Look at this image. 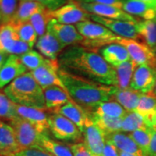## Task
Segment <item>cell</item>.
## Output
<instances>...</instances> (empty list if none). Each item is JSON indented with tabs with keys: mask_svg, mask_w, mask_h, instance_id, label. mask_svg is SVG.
I'll return each mask as SVG.
<instances>
[{
	"mask_svg": "<svg viewBox=\"0 0 156 156\" xmlns=\"http://www.w3.org/2000/svg\"><path fill=\"white\" fill-rule=\"evenodd\" d=\"M51 16L58 23L66 25L77 24L91 20V14L82 8L77 1L74 0H69L60 8L51 11Z\"/></svg>",
	"mask_w": 156,
	"mask_h": 156,
	"instance_id": "cell-8",
	"label": "cell"
},
{
	"mask_svg": "<svg viewBox=\"0 0 156 156\" xmlns=\"http://www.w3.org/2000/svg\"><path fill=\"white\" fill-rule=\"evenodd\" d=\"M136 145L147 156H149V148L151 140V128L145 126L129 133Z\"/></svg>",
	"mask_w": 156,
	"mask_h": 156,
	"instance_id": "cell-36",
	"label": "cell"
},
{
	"mask_svg": "<svg viewBox=\"0 0 156 156\" xmlns=\"http://www.w3.org/2000/svg\"><path fill=\"white\" fill-rule=\"evenodd\" d=\"M77 2L82 8L91 15H95L97 16L108 19L129 21V22L134 23H136L139 20L132 15H129L122 9L118 8V7H113V6L99 5V4L85 3L80 1Z\"/></svg>",
	"mask_w": 156,
	"mask_h": 156,
	"instance_id": "cell-12",
	"label": "cell"
},
{
	"mask_svg": "<svg viewBox=\"0 0 156 156\" xmlns=\"http://www.w3.org/2000/svg\"><path fill=\"white\" fill-rule=\"evenodd\" d=\"M101 156H119L118 149L111 142L106 141Z\"/></svg>",
	"mask_w": 156,
	"mask_h": 156,
	"instance_id": "cell-44",
	"label": "cell"
},
{
	"mask_svg": "<svg viewBox=\"0 0 156 156\" xmlns=\"http://www.w3.org/2000/svg\"><path fill=\"white\" fill-rule=\"evenodd\" d=\"M122 9L132 16H137L145 20L156 18V5L140 0H124Z\"/></svg>",
	"mask_w": 156,
	"mask_h": 156,
	"instance_id": "cell-20",
	"label": "cell"
},
{
	"mask_svg": "<svg viewBox=\"0 0 156 156\" xmlns=\"http://www.w3.org/2000/svg\"><path fill=\"white\" fill-rule=\"evenodd\" d=\"M77 1H79V0H77Z\"/></svg>",
	"mask_w": 156,
	"mask_h": 156,
	"instance_id": "cell-53",
	"label": "cell"
},
{
	"mask_svg": "<svg viewBox=\"0 0 156 156\" xmlns=\"http://www.w3.org/2000/svg\"><path fill=\"white\" fill-rule=\"evenodd\" d=\"M145 126H146L141 115L136 112H127L122 118L121 132L131 133Z\"/></svg>",
	"mask_w": 156,
	"mask_h": 156,
	"instance_id": "cell-35",
	"label": "cell"
},
{
	"mask_svg": "<svg viewBox=\"0 0 156 156\" xmlns=\"http://www.w3.org/2000/svg\"><path fill=\"white\" fill-rule=\"evenodd\" d=\"M140 1L145 2L152 4V5H156V0H140Z\"/></svg>",
	"mask_w": 156,
	"mask_h": 156,
	"instance_id": "cell-48",
	"label": "cell"
},
{
	"mask_svg": "<svg viewBox=\"0 0 156 156\" xmlns=\"http://www.w3.org/2000/svg\"><path fill=\"white\" fill-rule=\"evenodd\" d=\"M116 43L126 48L130 58L138 66L145 64L156 69L155 54L147 45L134 39L124 38H120Z\"/></svg>",
	"mask_w": 156,
	"mask_h": 156,
	"instance_id": "cell-7",
	"label": "cell"
},
{
	"mask_svg": "<svg viewBox=\"0 0 156 156\" xmlns=\"http://www.w3.org/2000/svg\"><path fill=\"white\" fill-rule=\"evenodd\" d=\"M142 93L129 87L119 89L116 87L113 95L112 100L119 103L126 112H134L139 104Z\"/></svg>",
	"mask_w": 156,
	"mask_h": 156,
	"instance_id": "cell-25",
	"label": "cell"
},
{
	"mask_svg": "<svg viewBox=\"0 0 156 156\" xmlns=\"http://www.w3.org/2000/svg\"><path fill=\"white\" fill-rule=\"evenodd\" d=\"M59 69L60 67L58 59L46 58V62L41 67L30 72V73L43 90L54 85L66 90L61 78L58 75Z\"/></svg>",
	"mask_w": 156,
	"mask_h": 156,
	"instance_id": "cell-9",
	"label": "cell"
},
{
	"mask_svg": "<svg viewBox=\"0 0 156 156\" xmlns=\"http://www.w3.org/2000/svg\"><path fill=\"white\" fill-rule=\"evenodd\" d=\"M19 151L13 128L0 119V155L7 156Z\"/></svg>",
	"mask_w": 156,
	"mask_h": 156,
	"instance_id": "cell-21",
	"label": "cell"
},
{
	"mask_svg": "<svg viewBox=\"0 0 156 156\" xmlns=\"http://www.w3.org/2000/svg\"><path fill=\"white\" fill-rule=\"evenodd\" d=\"M153 51H154V52H155V56H156V46L155 47V48H154L153 49Z\"/></svg>",
	"mask_w": 156,
	"mask_h": 156,
	"instance_id": "cell-51",
	"label": "cell"
},
{
	"mask_svg": "<svg viewBox=\"0 0 156 156\" xmlns=\"http://www.w3.org/2000/svg\"><path fill=\"white\" fill-rule=\"evenodd\" d=\"M43 90L46 109L53 111L73 101L66 90L56 85L48 87Z\"/></svg>",
	"mask_w": 156,
	"mask_h": 156,
	"instance_id": "cell-23",
	"label": "cell"
},
{
	"mask_svg": "<svg viewBox=\"0 0 156 156\" xmlns=\"http://www.w3.org/2000/svg\"><path fill=\"white\" fill-rule=\"evenodd\" d=\"M76 28L84 38L81 46L91 49L96 50L102 46L114 44L122 38L114 34L104 25L94 21L77 23Z\"/></svg>",
	"mask_w": 156,
	"mask_h": 156,
	"instance_id": "cell-4",
	"label": "cell"
},
{
	"mask_svg": "<svg viewBox=\"0 0 156 156\" xmlns=\"http://www.w3.org/2000/svg\"><path fill=\"white\" fill-rule=\"evenodd\" d=\"M134 112L142 116L146 126L156 127V95L153 91L142 93L139 104Z\"/></svg>",
	"mask_w": 156,
	"mask_h": 156,
	"instance_id": "cell-18",
	"label": "cell"
},
{
	"mask_svg": "<svg viewBox=\"0 0 156 156\" xmlns=\"http://www.w3.org/2000/svg\"><path fill=\"white\" fill-rule=\"evenodd\" d=\"M52 112L62 115L71 121L77 126L80 131L83 134L84 127H85L87 112H85L79 106H77L73 101H69L59 108L54 109L52 111Z\"/></svg>",
	"mask_w": 156,
	"mask_h": 156,
	"instance_id": "cell-22",
	"label": "cell"
},
{
	"mask_svg": "<svg viewBox=\"0 0 156 156\" xmlns=\"http://www.w3.org/2000/svg\"><path fill=\"white\" fill-rule=\"evenodd\" d=\"M126 111L116 101H106L100 103L90 113L91 115L105 116L113 118H123L126 114Z\"/></svg>",
	"mask_w": 156,
	"mask_h": 156,
	"instance_id": "cell-31",
	"label": "cell"
},
{
	"mask_svg": "<svg viewBox=\"0 0 156 156\" xmlns=\"http://www.w3.org/2000/svg\"><path fill=\"white\" fill-rule=\"evenodd\" d=\"M135 27L140 40L153 50L156 46V18L138 20Z\"/></svg>",
	"mask_w": 156,
	"mask_h": 156,
	"instance_id": "cell-27",
	"label": "cell"
},
{
	"mask_svg": "<svg viewBox=\"0 0 156 156\" xmlns=\"http://www.w3.org/2000/svg\"><path fill=\"white\" fill-rule=\"evenodd\" d=\"M153 93H155V95H156V80L155 83V86H154V88H153Z\"/></svg>",
	"mask_w": 156,
	"mask_h": 156,
	"instance_id": "cell-50",
	"label": "cell"
},
{
	"mask_svg": "<svg viewBox=\"0 0 156 156\" xmlns=\"http://www.w3.org/2000/svg\"><path fill=\"white\" fill-rule=\"evenodd\" d=\"M73 156H95L83 142H76L69 145Z\"/></svg>",
	"mask_w": 156,
	"mask_h": 156,
	"instance_id": "cell-40",
	"label": "cell"
},
{
	"mask_svg": "<svg viewBox=\"0 0 156 156\" xmlns=\"http://www.w3.org/2000/svg\"><path fill=\"white\" fill-rule=\"evenodd\" d=\"M149 156H156V127L151 128V140L149 148Z\"/></svg>",
	"mask_w": 156,
	"mask_h": 156,
	"instance_id": "cell-45",
	"label": "cell"
},
{
	"mask_svg": "<svg viewBox=\"0 0 156 156\" xmlns=\"http://www.w3.org/2000/svg\"><path fill=\"white\" fill-rule=\"evenodd\" d=\"M84 143L95 156H101L103 147L106 144L105 134L93 122L87 112L85 127L83 132Z\"/></svg>",
	"mask_w": 156,
	"mask_h": 156,
	"instance_id": "cell-10",
	"label": "cell"
},
{
	"mask_svg": "<svg viewBox=\"0 0 156 156\" xmlns=\"http://www.w3.org/2000/svg\"><path fill=\"white\" fill-rule=\"evenodd\" d=\"M19 1H21V0H19Z\"/></svg>",
	"mask_w": 156,
	"mask_h": 156,
	"instance_id": "cell-52",
	"label": "cell"
},
{
	"mask_svg": "<svg viewBox=\"0 0 156 156\" xmlns=\"http://www.w3.org/2000/svg\"><path fill=\"white\" fill-rule=\"evenodd\" d=\"M45 7L37 0H21L19 1L16 12L12 20L13 24L25 23L29 21L30 17L37 12Z\"/></svg>",
	"mask_w": 156,
	"mask_h": 156,
	"instance_id": "cell-26",
	"label": "cell"
},
{
	"mask_svg": "<svg viewBox=\"0 0 156 156\" xmlns=\"http://www.w3.org/2000/svg\"><path fill=\"white\" fill-rule=\"evenodd\" d=\"M3 25H4V23H3L2 20V18H1V17H0V28H1V27Z\"/></svg>",
	"mask_w": 156,
	"mask_h": 156,
	"instance_id": "cell-49",
	"label": "cell"
},
{
	"mask_svg": "<svg viewBox=\"0 0 156 156\" xmlns=\"http://www.w3.org/2000/svg\"><path fill=\"white\" fill-rule=\"evenodd\" d=\"M52 19L51 10L44 7L40 11L35 13L29 20V22L34 28L38 36L41 37L46 33L48 23Z\"/></svg>",
	"mask_w": 156,
	"mask_h": 156,
	"instance_id": "cell-33",
	"label": "cell"
},
{
	"mask_svg": "<svg viewBox=\"0 0 156 156\" xmlns=\"http://www.w3.org/2000/svg\"><path fill=\"white\" fill-rule=\"evenodd\" d=\"M58 75L72 100L87 113L100 103L112 101L116 89L62 69L58 70Z\"/></svg>",
	"mask_w": 156,
	"mask_h": 156,
	"instance_id": "cell-2",
	"label": "cell"
},
{
	"mask_svg": "<svg viewBox=\"0 0 156 156\" xmlns=\"http://www.w3.org/2000/svg\"><path fill=\"white\" fill-rule=\"evenodd\" d=\"M4 93L16 104L44 111L46 109L44 90L30 72L9 83L4 88Z\"/></svg>",
	"mask_w": 156,
	"mask_h": 156,
	"instance_id": "cell-3",
	"label": "cell"
},
{
	"mask_svg": "<svg viewBox=\"0 0 156 156\" xmlns=\"http://www.w3.org/2000/svg\"><path fill=\"white\" fill-rule=\"evenodd\" d=\"M7 156H54L47 151L43 149H26L23 151H19L16 153L10 154Z\"/></svg>",
	"mask_w": 156,
	"mask_h": 156,
	"instance_id": "cell-41",
	"label": "cell"
},
{
	"mask_svg": "<svg viewBox=\"0 0 156 156\" xmlns=\"http://www.w3.org/2000/svg\"><path fill=\"white\" fill-rule=\"evenodd\" d=\"M13 25H15L19 38L23 42L28 44L32 48H34L38 40V35L31 23L28 21V22Z\"/></svg>",
	"mask_w": 156,
	"mask_h": 156,
	"instance_id": "cell-34",
	"label": "cell"
},
{
	"mask_svg": "<svg viewBox=\"0 0 156 156\" xmlns=\"http://www.w3.org/2000/svg\"><path fill=\"white\" fill-rule=\"evenodd\" d=\"M90 116L93 122L104 133L105 136L114 132H121L122 130V118H113V117L91 114H90Z\"/></svg>",
	"mask_w": 156,
	"mask_h": 156,
	"instance_id": "cell-32",
	"label": "cell"
},
{
	"mask_svg": "<svg viewBox=\"0 0 156 156\" xmlns=\"http://www.w3.org/2000/svg\"><path fill=\"white\" fill-rule=\"evenodd\" d=\"M19 0H0V17L4 24L11 22L16 12Z\"/></svg>",
	"mask_w": 156,
	"mask_h": 156,
	"instance_id": "cell-39",
	"label": "cell"
},
{
	"mask_svg": "<svg viewBox=\"0 0 156 156\" xmlns=\"http://www.w3.org/2000/svg\"><path fill=\"white\" fill-rule=\"evenodd\" d=\"M105 137L106 141L111 142L119 151L132 154L136 156H147L129 134L118 132L109 134L105 136Z\"/></svg>",
	"mask_w": 156,
	"mask_h": 156,
	"instance_id": "cell-19",
	"label": "cell"
},
{
	"mask_svg": "<svg viewBox=\"0 0 156 156\" xmlns=\"http://www.w3.org/2000/svg\"><path fill=\"white\" fill-rule=\"evenodd\" d=\"M156 80V69L148 65L137 66L132 76L130 87L142 93L153 91Z\"/></svg>",
	"mask_w": 156,
	"mask_h": 156,
	"instance_id": "cell-14",
	"label": "cell"
},
{
	"mask_svg": "<svg viewBox=\"0 0 156 156\" xmlns=\"http://www.w3.org/2000/svg\"><path fill=\"white\" fill-rule=\"evenodd\" d=\"M9 56V55H8V54L0 51V69L3 67V65L5 64L6 61H7Z\"/></svg>",
	"mask_w": 156,
	"mask_h": 156,
	"instance_id": "cell-46",
	"label": "cell"
},
{
	"mask_svg": "<svg viewBox=\"0 0 156 156\" xmlns=\"http://www.w3.org/2000/svg\"><path fill=\"white\" fill-rule=\"evenodd\" d=\"M18 39L15 25L11 22L4 24L0 28V51L10 55L11 51Z\"/></svg>",
	"mask_w": 156,
	"mask_h": 156,
	"instance_id": "cell-29",
	"label": "cell"
},
{
	"mask_svg": "<svg viewBox=\"0 0 156 156\" xmlns=\"http://www.w3.org/2000/svg\"><path fill=\"white\" fill-rule=\"evenodd\" d=\"M37 1L42 4L46 8L54 11L67 4L69 0H37Z\"/></svg>",
	"mask_w": 156,
	"mask_h": 156,
	"instance_id": "cell-42",
	"label": "cell"
},
{
	"mask_svg": "<svg viewBox=\"0 0 156 156\" xmlns=\"http://www.w3.org/2000/svg\"><path fill=\"white\" fill-rule=\"evenodd\" d=\"M137 66L135 62L130 59L129 61L124 62L117 67H113L116 74V87L119 89H126L130 87L132 76Z\"/></svg>",
	"mask_w": 156,
	"mask_h": 156,
	"instance_id": "cell-28",
	"label": "cell"
},
{
	"mask_svg": "<svg viewBox=\"0 0 156 156\" xmlns=\"http://www.w3.org/2000/svg\"><path fill=\"white\" fill-rule=\"evenodd\" d=\"M118 151H119V150H118ZM119 156H136L134 155H132V154L126 153H124V152L119 151Z\"/></svg>",
	"mask_w": 156,
	"mask_h": 156,
	"instance_id": "cell-47",
	"label": "cell"
},
{
	"mask_svg": "<svg viewBox=\"0 0 156 156\" xmlns=\"http://www.w3.org/2000/svg\"><path fill=\"white\" fill-rule=\"evenodd\" d=\"M17 116L18 115L15 109V103L5 93L0 92V119L10 122Z\"/></svg>",
	"mask_w": 156,
	"mask_h": 156,
	"instance_id": "cell-38",
	"label": "cell"
},
{
	"mask_svg": "<svg viewBox=\"0 0 156 156\" xmlns=\"http://www.w3.org/2000/svg\"><path fill=\"white\" fill-rule=\"evenodd\" d=\"M47 30H49L65 48L81 45L84 41L83 37L77 30L76 26L73 25L62 24L54 19H52L48 23Z\"/></svg>",
	"mask_w": 156,
	"mask_h": 156,
	"instance_id": "cell-11",
	"label": "cell"
},
{
	"mask_svg": "<svg viewBox=\"0 0 156 156\" xmlns=\"http://www.w3.org/2000/svg\"><path fill=\"white\" fill-rule=\"evenodd\" d=\"M35 46L39 53L48 59H58L66 48L48 30L44 36L38 37Z\"/></svg>",
	"mask_w": 156,
	"mask_h": 156,
	"instance_id": "cell-17",
	"label": "cell"
},
{
	"mask_svg": "<svg viewBox=\"0 0 156 156\" xmlns=\"http://www.w3.org/2000/svg\"><path fill=\"white\" fill-rule=\"evenodd\" d=\"M13 128L20 151L26 149H41L39 146L41 134L30 123L17 116L9 122Z\"/></svg>",
	"mask_w": 156,
	"mask_h": 156,
	"instance_id": "cell-6",
	"label": "cell"
},
{
	"mask_svg": "<svg viewBox=\"0 0 156 156\" xmlns=\"http://www.w3.org/2000/svg\"><path fill=\"white\" fill-rule=\"evenodd\" d=\"M101 53L105 61L112 67H117L131 59L126 48L117 43L104 46L101 48Z\"/></svg>",
	"mask_w": 156,
	"mask_h": 156,
	"instance_id": "cell-24",
	"label": "cell"
},
{
	"mask_svg": "<svg viewBox=\"0 0 156 156\" xmlns=\"http://www.w3.org/2000/svg\"><path fill=\"white\" fill-rule=\"evenodd\" d=\"M60 69L92 80L97 83L117 87L114 68L97 53L81 45L64 49L58 58Z\"/></svg>",
	"mask_w": 156,
	"mask_h": 156,
	"instance_id": "cell-1",
	"label": "cell"
},
{
	"mask_svg": "<svg viewBox=\"0 0 156 156\" xmlns=\"http://www.w3.org/2000/svg\"><path fill=\"white\" fill-rule=\"evenodd\" d=\"M28 72L18 56L9 55L0 69V89L5 88L13 80Z\"/></svg>",
	"mask_w": 156,
	"mask_h": 156,
	"instance_id": "cell-16",
	"label": "cell"
},
{
	"mask_svg": "<svg viewBox=\"0 0 156 156\" xmlns=\"http://www.w3.org/2000/svg\"><path fill=\"white\" fill-rule=\"evenodd\" d=\"M15 109L18 116L30 123L40 134H49L48 116L44 110L20 106L15 103Z\"/></svg>",
	"mask_w": 156,
	"mask_h": 156,
	"instance_id": "cell-15",
	"label": "cell"
},
{
	"mask_svg": "<svg viewBox=\"0 0 156 156\" xmlns=\"http://www.w3.org/2000/svg\"><path fill=\"white\" fill-rule=\"evenodd\" d=\"M39 146L54 156H73L69 147L51 139L48 134H41Z\"/></svg>",
	"mask_w": 156,
	"mask_h": 156,
	"instance_id": "cell-30",
	"label": "cell"
},
{
	"mask_svg": "<svg viewBox=\"0 0 156 156\" xmlns=\"http://www.w3.org/2000/svg\"><path fill=\"white\" fill-rule=\"evenodd\" d=\"M49 131L56 139L64 142H79L83 134L71 121L56 113L48 115Z\"/></svg>",
	"mask_w": 156,
	"mask_h": 156,
	"instance_id": "cell-5",
	"label": "cell"
},
{
	"mask_svg": "<svg viewBox=\"0 0 156 156\" xmlns=\"http://www.w3.org/2000/svg\"><path fill=\"white\" fill-rule=\"evenodd\" d=\"M79 1L85 3H93L103 5L113 6V7L122 9L123 3H124V0H79Z\"/></svg>",
	"mask_w": 156,
	"mask_h": 156,
	"instance_id": "cell-43",
	"label": "cell"
},
{
	"mask_svg": "<svg viewBox=\"0 0 156 156\" xmlns=\"http://www.w3.org/2000/svg\"><path fill=\"white\" fill-rule=\"evenodd\" d=\"M19 57L28 72H32L41 67L46 60V58H45L42 54L33 49L20 56Z\"/></svg>",
	"mask_w": 156,
	"mask_h": 156,
	"instance_id": "cell-37",
	"label": "cell"
},
{
	"mask_svg": "<svg viewBox=\"0 0 156 156\" xmlns=\"http://www.w3.org/2000/svg\"><path fill=\"white\" fill-rule=\"evenodd\" d=\"M91 20L95 23L104 25L114 34L122 38L140 40L139 35L136 30V23L129 22V21L105 18L95 15H91Z\"/></svg>",
	"mask_w": 156,
	"mask_h": 156,
	"instance_id": "cell-13",
	"label": "cell"
}]
</instances>
